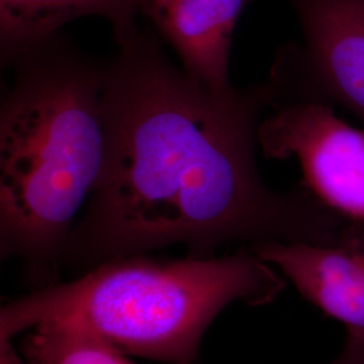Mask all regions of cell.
I'll list each match as a JSON object with an SVG mask.
<instances>
[{
	"mask_svg": "<svg viewBox=\"0 0 364 364\" xmlns=\"http://www.w3.org/2000/svg\"><path fill=\"white\" fill-rule=\"evenodd\" d=\"M103 68L105 156L63 269L82 274L108 260L182 245L212 258L231 243L332 246L356 224L309 191L275 192L255 158L260 117L282 102L270 73L245 90L215 91L174 65L156 33H114Z\"/></svg>",
	"mask_w": 364,
	"mask_h": 364,
	"instance_id": "cell-1",
	"label": "cell"
},
{
	"mask_svg": "<svg viewBox=\"0 0 364 364\" xmlns=\"http://www.w3.org/2000/svg\"><path fill=\"white\" fill-rule=\"evenodd\" d=\"M0 111V255L38 287L63 257L105 156L103 68L61 31L14 60Z\"/></svg>",
	"mask_w": 364,
	"mask_h": 364,
	"instance_id": "cell-2",
	"label": "cell"
},
{
	"mask_svg": "<svg viewBox=\"0 0 364 364\" xmlns=\"http://www.w3.org/2000/svg\"><path fill=\"white\" fill-rule=\"evenodd\" d=\"M284 289L282 277L250 248L212 258L131 255L6 302L0 341L36 326H69L126 355L198 364L204 335L228 305H266Z\"/></svg>",
	"mask_w": 364,
	"mask_h": 364,
	"instance_id": "cell-3",
	"label": "cell"
},
{
	"mask_svg": "<svg viewBox=\"0 0 364 364\" xmlns=\"http://www.w3.org/2000/svg\"><path fill=\"white\" fill-rule=\"evenodd\" d=\"M287 1L304 43L284 48L274 61L281 103H338L364 122V0Z\"/></svg>",
	"mask_w": 364,
	"mask_h": 364,
	"instance_id": "cell-4",
	"label": "cell"
},
{
	"mask_svg": "<svg viewBox=\"0 0 364 364\" xmlns=\"http://www.w3.org/2000/svg\"><path fill=\"white\" fill-rule=\"evenodd\" d=\"M258 138L266 158L299 161L301 185L326 207L364 223V131L338 119L328 103L290 100L262 120Z\"/></svg>",
	"mask_w": 364,
	"mask_h": 364,
	"instance_id": "cell-5",
	"label": "cell"
},
{
	"mask_svg": "<svg viewBox=\"0 0 364 364\" xmlns=\"http://www.w3.org/2000/svg\"><path fill=\"white\" fill-rule=\"evenodd\" d=\"M250 250L277 267L323 312L364 335V230L356 225L332 246L264 242Z\"/></svg>",
	"mask_w": 364,
	"mask_h": 364,
	"instance_id": "cell-6",
	"label": "cell"
},
{
	"mask_svg": "<svg viewBox=\"0 0 364 364\" xmlns=\"http://www.w3.org/2000/svg\"><path fill=\"white\" fill-rule=\"evenodd\" d=\"M248 0H141V14L181 60L182 69L215 91L228 80L235 28Z\"/></svg>",
	"mask_w": 364,
	"mask_h": 364,
	"instance_id": "cell-7",
	"label": "cell"
},
{
	"mask_svg": "<svg viewBox=\"0 0 364 364\" xmlns=\"http://www.w3.org/2000/svg\"><path fill=\"white\" fill-rule=\"evenodd\" d=\"M141 0H0V54L10 66L16 57L80 18H105L114 33L134 26Z\"/></svg>",
	"mask_w": 364,
	"mask_h": 364,
	"instance_id": "cell-8",
	"label": "cell"
},
{
	"mask_svg": "<svg viewBox=\"0 0 364 364\" xmlns=\"http://www.w3.org/2000/svg\"><path fill=\"white\" fill-rule=\"evenodd\" d=\"M22 351L27 364H134L109 343L69 326L33 328Z\"/></svg>",
	"mask_w": 364,
	"mask_h": 364,
	"instance_id": "cell-9",
	"label": "cell"
},
{
	"mask_svg": "<svg viewBox=\"0 0 364 364\" xmlns=\"http://www.w3.org/2000/svg\"><path fill=\"white\" fill-rule=\"evenodd\" d=\"M331 364H364V335L348 333L343 352Z\"/></svg>",
	"mask_w": 364,
	"mask_h": 364,
	"instance_id": "cell-10",
	"label": "cell"
},
{
	"mask_svg": "<svg viewBox=\"0 0 364 364\" xmlns=\"http://www.w3.org/2000/svg\"><path fill=\"white\" fill-rule=\"evenodd\" d=\"M0 364H27L14 348L13 341H0Z\"/></svg>",
	"mask_w": 364,
	"mask_h": 364,
	"instance_id": "cell-11",
	"label": "cell"
}]
</instances>
